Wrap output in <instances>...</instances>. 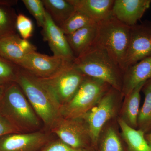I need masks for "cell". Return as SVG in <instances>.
<instances>
[{
    "label": "cell",
    "mask_w": 151,
    "mask_h": 151,
    "mask_svg": "<svg viewBox=\"0 0 151 151\" xmlns=\"http://www.w3.org/2000/svg\"><path fill=\"white\" fill-rule=\"evenodd\" d=\"M6 86V85H1V84H0V101H1Z\"/></svg>",
    "instance_id": "obj_31"
},
{
    "label": "cell",
    "mask_w": 151,
    "mask_h": 151,
    "mask_svg": "<svg viewBox=\"0 0 151 151\" xmlns=\"http://www.w3.org/2000/svg\"><path fill=\"white\" fill-rule=\"evenodd\" d=\"M142 82L136 86L129 94L124 96L118 117L130 127L137 129V120L141 101L140 92L145 83Z\"/></svg>",
    "instance_id": "obj_18"
},
{
    "label": "cell",
    "mask_w": 151,
    "mask_h": 151,
    "mask_svg": "<svg viewBox=\"0 0 151 151\" xmlns=\"http://www.w3.org/2000/svg\"><path fill=\"white\" fill-rule=\"evenodd\" d=\"M151 78V56L144 58L124 70L122 92L129 94L136 86Z\"/></svg>",
    "instance_id": "obj_16"
},
{
    "label": "cell",
    "mask_w": 151,
    "mask_h": 151,
    "mask_svg": "<svg viewBox=\"0 0 151 151\" xmlns=\"http://www.w3.org/2000/svg\"><path fill=\"white\" fill-rule=\"evenodd\" d=\"M111 86L105 81L87 76L72 99L60 107V116L81 118L97 105Z\"/></svg>",
    "instance_id": "obj_5"
},
{
    "label": "cell",
    "mask_w": 151,
    "mask_h": 151,
    "mask_svg": "<svg viewBox=\"0 0 151 151\" xmlns=\"http://www.w3.org/2000/svg\"><path fill=\"white\" fill-rule=\"evenodd\" d=\"M119 130L117 118L105 124L98 136L96 151H127Z\"/></svg>",
    "instance_id": "obj_17"
},
{
    "label": "cell",
    "mask_w": 151,
    "mask_h": 151,
    "mask_svg": "<svg viewBox=\"0 0 151 151\" xmlns=\"http://www.w3.org/2000/svg\"><path fill=\"white\" fill-rule=\"evenodd\" d=\"M40 151H96L93 148L77 149L72 147L59 139L51 140Z\"/></svg>",
    "instance_id": "obj_28"
},
{
    "label": "cell",
    "mask_w": 151,
    "mask_h": 151,
    "mask_svg": "<svg viewBox=\"0 0 151 151\" xmlns=\"http://www.w3.org/2000/svg\"><path fill=\"white\" fill-rule=\"evenodd\" d=\"M15 126L6 116L0 113V137L14 133H19Z\"/></svg>",
    "instance_id": "obj_29"
},
{
    "label": "cell",
    "mask_w": 151,
    "mask_h": 151,
    "mask_svg": "<svg viewBox=\"0 0 151 151\" xmlns=\"http://www.w3.org/2000/svg\"><path fill=\"white\" fill-rule=\"evenodd\" d=\"M15 82L22 89L45 127L49 130L60 116V107L50 90L40 79L21 67Z\"/></svg>",
    "instance_id": "obj_2"
},
{
    "label": "cell",
    "mask_w": 151,
    "mask_h": 151,
    "mask_svg": "<svg viewBox=\"0 0 151 151\" xmlns=\"http://www.w3.org/2000/svg\"><path fill=\"white\" fill-rule=\"evenodd\" d=\"M73 63L52 77L39 78L50 90L60 108L72 99L87 77L73 67Z\"/></svg>",
    "instance_id": "obj_7"
},
{
    "label": "cell",
    "mask_w": 151,
    "mask_h": 151,
    "mask_svg": "<svg viewBox=\"0 0 151 151\" xmlns=\"http://www.w3.org/2000/svg\"><path fill=\"white\" fill-rule=\"evenodd\" d=\"M76 10L81 12L95 22L113 17L114 0H68Z\"/></svg>",
    "instance_id": "obj_15"
},
{
    "label": "cell",
    "mask_w": 151,
    "mask_h": 151,
    "mask_svg": "<svg viewBox=\"0 0 151 151\" xmlns=\"http://www.w3.org/2000/svg\"><path fill=\"white\" fill-rule=\"evenodd\" d=\"M151 56V22L145 21L130 27L129 46L123 63V71Z\"/></svg>",
    "instance_id": "obj_9"
},
{
    "label": "cell",
    "mask_w": 151,
    "mask_h": 151,
    "mask_svg": "<svg viewBox=\"0 0 151 151\" xmlns=\"http://www.w3.org/2000/svg\"><path fill=\"white\" fill-rule=\"evenodd\" d=\"M36 50L34 45L17 34L0 39V55L18 65L27 55Z\"/></svg>",
    "instance_id": "obj_14"
},
{
    "label": "cell",
    "mask_w": 151,
    "mask_h": 151,
    "mask_svg": "<svg viewBox=\"0 0 151 151\" xmlns=\"http://www.w3.org/2000/svg\"><path fill=\"white\" fill-rule=\"evenodd\" d=\"M42 28V34L43 40L48 42L53 55L74 60L75 57L68 44L65 35L47 12L45 22Z\"/></svg>",
    "instance_id": "obj_12"
},
{
    "label": "cell",
    "mask_w": 151,
    "mask_h": 151,
    "mask_svg": "<svg viewBox=\"0 0 151 151\" xmlns=\"http://www.w3.org/2000/svg\"><path fill=\"white\" fill-rule=\"evenodd\" d=\"M73 61L34 51L27 55L19 66L35 77L44 79L52 77L72 64Z\"/></svg>",
    "instance_id": "obj_10"
},
{
    "label": "cell",
    "mask_w": 151,
    "mask_h": 151,
    "mask_svg": "<svg viewBox=\"0 0 151 151\" xmlns=\"http://www.w3.org/2000/svg\"><path fill=\"white\" fill-rule=\"evenodd\" d=\"M0 113L6 116L20 133L39 131L41 121L18 84L6 85L0 101Z\"/></svg>",
    "instance_id": "obj_3"
},
{
    "label": "cell",
    "mask_w": 151,
    "mask_h": 151,
    "mask_svg": "<svg viewBox=\"0 0 151 151\" xmlns=\"http://www.w3.org/2000/svg\"><path fill=\"white\" fill-rule=\"evenodd\" d=\"M97 31V23L65 35L75 58L80 55L94 42Z\"/></svg>",
    "instance_id": "obj_19"
},
{
    "label": "cell",
    "mask_w": 151,
    "mask_h": 151,
    "mask_svg": "<svg viewBox=\"0 0 151 151\" xmlns=\"http://www.w3.org/2000/svg\"><path fill=\"white\" fill-rule=\"evenodd\" d=\"M49 130L72 147L94 148L89 127L82 118L67 119L60 116Z\"/></svg>",
    "instance_id": "obj_8"
},
{
    "label": "cell",
    "mask_w": 151,
    "mask_h": 151,
    "mask_svg": "<svg viewBox=\"0 0 151 151\" xmlns=\"http://www.w3.org/2000/svg\"><path fill=\"white\" fill-rule=\"evenodd\" d=\"M73 67L89 77L100 79L122 92L124 71L108 52L92 43L73 61Z\"/></svg>",
    "instance_id": "obj_1"
},
{
    "label": "cell",
    "mask_w": 151,
    "mask_h": 151,
    "mask_svg": "<svg viewBox=\"0 0 151 151\" xmlns=\"http://www.w3.org/2000/svg\"><path fill=\"white\" fill-rule=\"evenodd\" d=\"M20 66L0 55V84L15 82Z\"/></svg>",
    "instance_id": "obj_25"
},
{
    "label": "cell",
    "mask_w": 151,
    "mask_h": 151,
    "mask_svg": "<svg viewBox=\"0 0 151 151\" xmlns=\"http://www.w3.org/2000/svg\"><path fill=\"white\" fill-rule=\"evenodd\" d=\"M51 140L48 134L40 130L9 134L0 137V151H40Z\"/></svg>",
    "instance_id": "obj_11"
},
{
    "label": "cell",
    "mask_w": 151,
    "mask_h": 151,
    "mask_svg": "<svg viewBox=\"0 0 151 151\" xmlns=\"http://www.w3.org/2000/svg\"><path fill=\"white\" fill-rule=\"evenodd\" d=\"M124 98L122 92L111 87L96 106L81 117L88 125L95 150L100 132L108 122L119 116Z\"/></svg>",
    "instance_id": "obj_6"
},
{
    "label": "cell",
    "mask_w": 151,
    "mask_h": 151,
    "mask_svg": "<svg viewBox=\"0 0 151 151\" xmlns=\"http://www.w3.org/2000/svg\"><path fill=\"white\" fill-rule=\"evenodd\" d=\"M145 137L146 141L151 147V132L145 134Z\"/></svg>",
    "instance_id": "obj_30"
},
{
    "label": "cell",
    "mask_w": 151,
    "mask_h": 151,
    "mask_svg": "<svg viewBox=\"0 0 151 151\" xmlns=\"http://www.w3.org/2000/svg\"><path fill=\"white\" fill-rule=\"evenodd\" d=\"M151 0H114L113 16L131 27L137 24L150 8Z\"/></svg>",
    "instance_id": "obj_13"
},
{
    "label": "cell",
    "mask_w": 151,
    "mask_h": 151,
    "mask_svg": "<svg viewBox=\"0 0 151 151\" xmlns=\"http://www.w3.org/2000/svg\"><path fill=\"white\" fill-rule=\"evenodd\" d=\"M16 0H0V39L17 34Z\"/></svg>",
    "instance_id": "obj_21"
},
{
    "label": "cell",
    "mask_w": 151,
    "mask_h": 151,
    "mask_svg": "<svg viewBox=\"0 0 151 151\" xmlns=\"http://www.w3.org/2000/svg\"><path fill=\"white\" fill-rule=\"evenodd\" d=\"M142 90L145 98L138 115L137 129L146 134L151 132V78L146 81Z\"/></svg>",
    "instance_id": "obj_23"
},
{
    "label": "cell",
    "mask_w": 151,
    "mask_h": 151,
    "mask_svg": "<svg viewBox=\"0 0 151 151\" xmlns=\"http://www.w3.org/2000/svg\"><path fill=\"white\" fill-rule=\"evenodd\" d=\"M130 27L114 17L97 23L93 44L105 50L122 68L130 37Z\"/></svg>",
    "instance_id": "obj_4"
},
{
    "label": "cell",
    "mask_w": 151,
    "mask_h": 151,
    "mask_svg": "<svg viewBox=\"0 0 151 151\" xmlns=\"http://www.w3.org/2000/svg\"><path fill=\"white\" fill-rule=\"evenodd\" d=\"M22 1L35 19L38 26L43 27L45 22L46 11L42 0H22Z\"/></svg>",
    "instance_id": "obj_26"
},
{
    "label": "cell",
    "mask_w": 151,
    "mask_h": 151,
    "mask_svg": "<svg viewBox=\"0 0 151 151\" xmlns=\"http://www.w3.org/2000/svg\"><path fill=\"white\" fill-rule=\"evenodd\" d=\"M96 23L85 14L75 10L60 27L65 35H68Z\"/></svg>",
    "instance_id": "obj_24"
},
{
    "label": "cell",
    "mask_w": 151,
    "mask_h": 151,
    "mask_svg": "<svg viewBox=\"0 0 151 151\" xmlns=\"http://www.w3.org/2000/svg\"><path fill=\"white\" fill-rule=\"evenodd\" d=\"M42 1L46 12L59 27L76 10L68 0H42Z\"/></svg>",
    "instance_id": "obj_22"
},
{
    "label": "cell",
    "mask_w": 151,
    "mask_h": 151,
    "mask_svg": "<svg viewBox=\"0 0 151 151\" xmlns=\"http://www.w3.org/2000/svg\"><path fill=\"white\" fill-rule=\"evenodd\" d=\"M117 122L127 151H151V147L146 141L142 131L130 127L119 117Z\"/></svg>",
    "instance_id": "obj_20"
},
{
    "label": "cell",
    "mask_w": 151,
    "mask_h": 151,
    "mask_svg": "<svg viewBox=\"0 0 151 151\" xmlns=\"http://www.w3.org/2000/svg\"><path fill=\"white\" fill-rule=\"evenodd\" d=\"M16 27L21 37L27 40L32 36L34 31L33 24L32 20L23 14L17 15Z\"/></svg>",
    "instance_id": "obj_27"
}]
</instances>
